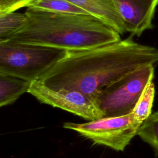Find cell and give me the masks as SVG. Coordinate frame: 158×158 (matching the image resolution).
I'll return each mask as SVG.
<instances>
[{"label":"cell","instance_id":"obj_1","mask_svg":"<svg viewBox=\"0 0 158 158\" xmlns=\"http://www.w3.org/2000/svg\"><path fill=\"white\" fill-rule=\"evenodd\" d=\"M133 36L91 49L67 51L37 81L55 89L80 91L93 101L102 88L127 74L158 64V49L139 44Z\"/></svg>","mask_w":158,"mask_h":158},{"label":"cell","instance_id":"obj_2","mask_svg":"<svg viewBox=\"0 0 158 158\" xmlns=\"http://www.w3.org/2000/svg\"><path fill=\"white\" fill-rule=\"evenodd\" d=\"M24 13L27 16L24 24L5 40L75 51L121 40L117 31L89 14L55 12L30 7Z\"/></svg>","mask_w":158,"mask_h":158},{"label":"cell","instance_id":"obj_3","mask_svg":"<svg viewBox=\"0 0 158 158\" xmlns=\"http://www.w3.org/2000/svg\"><path fill=\"white\" fill-rule=\"evenodd\" d=\"M67 51L51 47L0 41V72L30 81L38 80Z\"/></svg>","mask_w":158,"mask_h":158},{"label":"cell","instance_id":"obj_4","mask_svg":"<svg viewBox=\"0 0 158 158\" xmlns=\"http://www.w3.org/2000/svg\"><path fill=\"white\" fill-rule=\"evenodd\" d=\"M155 67L152 65L141 67L99 91L93 101L102 117L131 114L143 91L153 80Z\"/></svg>","mask_w":158,"mask_h":158},{"label":"cell","instance_id":"obj_5","mask_svg":"<svg viewBox=\"0 0 158 158\" xmlns=\"http://www.w3.org/2000/svg\"><path fill=\"white\" fill-rule=\"evenodd\" d=\"M141 124L131 113L119 117H102L84 123L65 122L64 128L78 133L95 144L123 151L137 135Z\"/></svg>","mask_w":158,"mask_h":158},{"label":"cell","instance_id":"obj_6","mask_svg":"<svg viewBox=\"0 0 158 158\" xmlns=\"http://www.w3.org/2000/svg\"><path fill=\"white\" fill-rule=\"evenodd\" d=\"M28 93L41 103L62 109L86 120L102 118L94 101L80 91L64 88L55 89L36 80L31 83Z\"/></svg>","mask_w":158,"mask_h":158},{"label":"cell","instance_id":"obj_7","mask_svg":"<svg viewBox=\"0 0 158 158\" xmlns=\"http://www.w3.org/2000/svg\"><path fill=\"white\" fill-rule=\"evenodd\" d=\"M127 33L140 36L152 28L158 0H112Z\"/></svg>","mask_w":158,"mask_h":158},{"label":"cell","instance_id":"obj_8","mask_svg":"<svg viewBox=\"0 0 158 158\" xmlns=\"http://www.w3.org/2000/svg\"><path fill=\"white\" fill-rule=\"evenodd\" d=\"M76 6L101 20L120 35L125 34L122 20L118 14L112 0H68Z\"/></svg>","mask_w":158,"mask_h":158},{"label":"cell","instance_id":"obj_9","mask_svg":"<svg viewBox=\"0 0 158 158\" xmlns=\"http://www.w3.org/2000/svg\"><path fill=\"white\" fill-rule=\"evenodd\" d=\"M32 81L0 72V106L15 102L24 93L28 92Z\"/></svg>","mask_w":158,"mask_h":158},{"label":"cell","instance_id":"obj_10","mask_svg":"<svg viewBox=\"0 0 158 158\" xmlns=\"http://www.w3.org/2000/svg\"><path fill=\"white\" fill-rule=\"evenodd\" d=\"M155 93V86L152 81L146 86L143 91L131 112L135 118L141 123L152 114Z\"/></svg>","mask_w":158,"mask_h":158},{"label":"cell","instance_id":"obj_11","mask_svg":"<svg viewBox=\"0 0 158 158\" xmlns=\"http://www.w3.org/2000/svg\"><path fill=\"white\" fill-rule=\"evenodd\" d=\"M26 19L25 13L15 11L0 13V41L12 36L22 27Z\"/></svg>","mask_w":158,"mask_h":158},{"label":"cell","instance_id":"obj_12","mask_svg":"<svg viewBox=\"0 0 158 158\" xmlns=\"http://www.w3.org/2000/svg\"><path fill=\"white\" fill-rule=\"evenodd\" d=\"M137 135L153 149L156 156H158V110L141 124Z\"/></svg>","mask_w":158,"mask_h":158},{"label":"cell","instance_id":"obj_13","mask_svg":"<svg viewBox=\"0 0 158 158\" xmlns=\"http://www.w3.org/2000/svg\"><path fill=\"white\" fill-rule=\"evenodd\" d=\"M28 7L55 12L88 14L68 0H36Z\"/></svg>","mask_w":158,"mask_h":158},{"label":"cell","instance_id":"obj_14","mask_svg":"<svg viewBox=\"0 0 158 158\" xmlns=\"http://www.w3.org/2000/svg\"><path fill=\"white\" fill-rule=\"evenodd\" d=\"M36 0H0V13L14 12L28 7Z\"/></svg>","mask_w":158,"mask_h":158}]
</instances>
